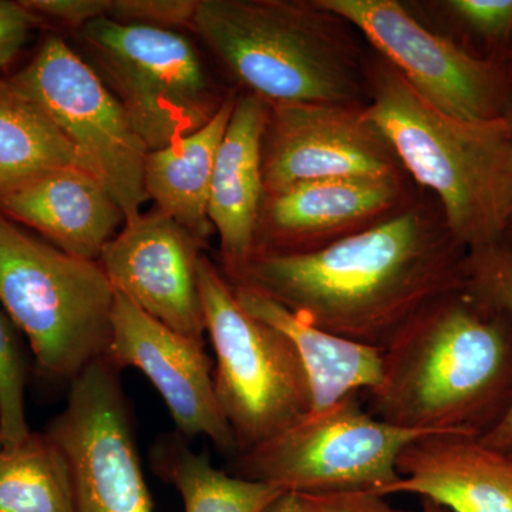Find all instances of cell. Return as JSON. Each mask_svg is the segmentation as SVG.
Masks as SVG:
<instances>
[{
	"label": "cell",
	"mask_w": 512,
	"mask_h": 512,
	"mask_svg": "<svg viewBox=\"0 0 512 512\" xmlns=\"http://www.w3.org/2000/svg\"><path fill=\"white\" fill-rule=\"evenodd\" d=\"M468 255L440 205L412 200L392 217L328 247L254 255L225 278L326 332L383 350L431 302L467 288Z\"/></svg>",
	"instance_id": "obj_1"
},
{
	"label": "cell",
	"mask_w": 512,
	"mask_h": 512,
	"mask_svg": "<svg viewBox=\"0 0 512 512\" xmlns=\"http://www.w3.org/2000/svg\"><path fill=\"white\" fill-rule=\"evenodd\" d=\"M367 412L400 429L483 437L512 403V319L470 288L431 302L383 349Z\"/></svg>",
	"instance_id": "obj_2"
},
{
	"label": "cell",
	"mask_w": 512,
	"mask_h": 512,
	"mask_svg": "<svg viewBox=\"0 0 512 512\" xmlns=\"http://www.w3.org/2000/svg\"><path fill=\"white\" fill-rule=\"evenodd\" d=\"M366 76L367 117L406 174L434 192L454 238L470 252L503 242L512 220V117L448 116L380 56Z\"/></svg>",
	"instance_id": "obj_3"
},
{
	"label": "cell",
	"mask_w": 512,
	"mask_h": 512,
	"mask_svg": "<svg viewBox=\"0 0 512 512\" xmlns=\"http://www.w3.org/2000/svg\"><path fill=\"white\" fill-rule=\"evenodd\" d=\"M191 29L265 103L365 104L355 28L318 0H198Z\"/></svg>",
	"instance_id": "obj_4"
},
{
	"label": "cell",
	"mask_w": 512,
	"mask_h": 512,
	"mask_svg": "<svg viewBox=\"0 0 512 512\" xmlns=\"http://www.w3.org/2000/svg\"><path fill=\"white\" fill-rule=\"evenodd\" d=\"M0 305L43 379L70 384L107 355L116 291L100 262L66 254L2 214Z\"/></svg>",
	"instance_id": "obj_5"
},
{
	"label": "cell",
	"mask_w": 512,
	"mask_h": 512,
	"mask_svg": "<svg viewBox=\"0 0 512 512\" xmlns=\"http://www.w3.org/2000/svg\"><path fill=\"white\" fill-rule=\"evenodd\" d=\"M198 282L215 352V393L238 456L305 419L312 412L311 386L291 340L249 315L205 254Z\"/></svg>",
	"instance_id": "obj_6"
},
{
	"label": "cell",
	"mask_w": 512,
	"mask_h": 512,
	"mask_svg": "<svg viewBox=\"0 0 512 512\" xmlns=\"http://www.w3.org/2000/svg\"><path fill=\"white\" fill-rule=\"evenodd\" d=\"M80 55L120 101L148 151L200 130L224 101L180 30L94 20L77 32Z\"/></svg>",
	"instance_id": "obj_7"
},
{
	"label": "cell",
	"mask_w": 512,
	"mask_h": 512,
	"mask_svg": "<svg viewBox=\"0 0 512 512\" xmlns=\"http://www.w3.org/2000/svg\"><path fill=\"white\" fill-rule=\"evenodd\" d=\"M424 431L400 429L363 409L359 393L311 412L271 440L229 458L228 473L286 493H370L399 481L397 460Z\"/></svg>",
	"instance_id": "obj_8"
},
{
	"label": "cell",
	"mask_w": 512,
	"mask_h": 512,
	"mask_svg": "<svg viewBox=\"0 0 512 512\" xmlns=\"http://www.w3.org/2000/svg\"><path fill=\"white\" fill-rule=\"evenodd\" d=\"M9 82L40 107L90 171L106 185L126 217L148 201L144 164L148 148L120 101L82 55L59 36L45 42Z\"/></svg>",
	"instance_id": "obj_9"
},
{
	"label": "cell",
	"mask_w": 512,
	"mask_h": 512,
	"mask_svg": "<svg viewBox=\"0 0 512 512\" xmlns=\"http://www.w3.org/2000/svg\"><path fill=\"white\" fill-rule=\"evenodd\" d=\"M120 375L106 357L94 362L47 424L69 466L73 512H153Z\"/></svg>",
	"instance_id": "obj_10"
},
{
	"label": "cell",
	"mask_w": 512,
	"mask_h": 512,
	"mask_svg": "<svg viewBox=\"0 0 512 512\" xmlns=\"http://www.w3.org/2000/svg\"><path fill=\"white\" fill-rule=\"evenodd\" d=\"M372 43L424 100L467 121L512 117L503 64L481 59L420 25L394 0H318Z\"/></svg>",
	"instance_id": "obj_11"
},
{
	"label": "cell",
	"mask_w": 512,
	"mask_h": 512,
	"mask_svg": "<svg viewBox=\"0 0 512 512\" xmlns=\"http://www.w3.org/2000/svg\"><path fill=\"white\" fill-rule=\"evenodd\" d=\"M365 104H268L265 194L313 181L406 177Z\"/></svg>",
	"instance_id": "obj_12"
},
{
	"label": "cell",
	"mask_w": 512,
	"mask_h": 512,
	"mask_svg": "<svg viewBox=\"0 0 512 512\" xmlns=\"http://www.w3.org/2000/svg\"><path fill=\"white\" fill-rule=\"evenodd\" d=\"M106 359L120 372L136 367L156 387L185 439L205 436L229 458L237 443L214 386V362L205 343L174 332L116 292Z\"/></svg>",
	"instance_id": "obj_13"
},
{
	"label": "cell",
	"mask_w": 512,
	"mask_h": 512,
	"mask_svg": "<svg viewBox=\"0 0 512 512\" xmlns=\"http://www.w3.org/2000/svg\"><path fill=\"white\" fill-rule=\"evenodd\" d=\"M207 244L154 210L124 224L100 255L114 291L140 311L195 342L205 343L198 266Z\"/></svg>",
	"instance_id": "obj_14"
},
{
	"label": "cell",
	"mask_w": 512,
	"mask_h": 512,
	"mask_svg": "<svg viewBox=\"0 0 512 512\" xmlns=\"http://www.w3.org/2000/svg\"><path fill=\"white\" fill-rule=\"evenodd\" d=\"M409 202L406 177L313 181L265 194L254 255L318 251L379 224Z\"/></svg>",
	"instance_id": "obj_15"
},
{
	"label": "cell",
	"mask_w": 512,
	"mask_h": 512,
	"mask_svg": "<svg viewBox=\"0 0 512 512\" xmlns=\"http://www.w3.org/2000/svg\"><path fill=\"white\" fill-rule=\"evenodd\" d=\"M399 481L384 491L429 498L450 512H512V448L467 434L429 433L397 460Z\"/></svg>",
	"instance_id": "obj_16"
},
{
	"label": "cell",
	"mask_w": 512,
	"mask_h": 512,
	"mask_svg": "<svg viewBox=\"0 0 512 512\" xmlns=\"http://www.w3.org/2000/svg\"><path fill=\"white\" fill-rule=\"evenodd\" d=\"M0 214L77 258L99 261L126 217L106 185L83 168H63L0 198Z\"/></svg>",
	"instance_id": "obj_17"
},
{
	"label": "cell",
	"mask_w": 512,
	"mask_h": 512,
	"mask_svg": "<svg viewBox=\"0 0 512 512\" xmlns=\"http://www.w3.org/2000/svg\"><path fill=\"white\" fill-rule=\"evenodd\" d=\"M268 103L239 94L218 147L212 171L208 217L220 237L224 274L231 278L251 261L265 198L262 138Z\"/></svg>",
	"instance_id": "obj_18"
},
{
	"label": "cell",
	"mask_w": 512,
	"mask_h": 512,
	"mask_svg": "<svg viewBox=\"0 0 512 512\" xmlns=\"http://www.w3.org/2000/svg\"><path fill=\"white\" fill-rule=\"evenodd\" d=\"M232 288L249 315L274 326L291 340L311 386L312 412L329 409L380 382L383 350L326 332L262 293L244 286Z\"/></svg>",
	"instance_id": "obj_19"
},
{
	"label": "cell",
	"mask_w": 512,
	"mask_h": 512,
	"mask_svg": "<svg viewBox=\"0 0 512 512\" xmlns=\"http://www.w3.org/2000/svg\"><path fill=\"white\" fill-rule=\"evenodd\" d=\"M237 99L238 92L229 90L204 127L160 150L148 151L144 164L148 200L204 244L214 231L208 205L215 157Z\"/></svg>",
	"instance_id": "obj_20"
},
{
	"label": "cell",
	"mask_w": 512,
	"mask_h": 512,
	"mask_svg": "<svg viewBox=\"0 0 512 512\" xmlns=\"http://www.w3.org/2000/svg\"><path fill=\"white\" fill-rule=\"evenodd\" d=\"M150 463L154 473L180 493L185 512H264L286 493L278 485L218 470L210 454L194 453L177 431L158 437Z\"/></svg>",
	"instance_id": "obj_21"
},
{
	"label": "cell",
	"mask_w": 512,
	"mask_h": 512,
	"mask_svg": "<svg viewBox=\"0 0 512 512\" xmlns=\"http://www.w3.org/2000/svg\"><path fill=\"white\" fill-rule=\"evenodd\" d=\"M63 168L90 171L45 111L0 79V198Z\"/></svg>",
	"instance_id": "obj_22"
},
{
	"label": "cell",
	"mask_w": 512,
	"mask_h": 512,
	"mask_svg": "<svg viewBox=\"0 0 512 512\" xmlns=\"http://www.w3.org/2000/svg\"><path fill=\"white\" fill-rule=\"evenodd\" d=\"M0 512H73L69 466L46 431L0 441Z\"/></svg>",
	"instance_id": "obj_23"
},
{
	"label": "cell",
	"mask_w": 512,
	"mask_h": 512,
	"mask_svg": "<svg viewBox=\"0 0 512 512\" xmlns=\"http://www.w3.org/2000/svg\"><path fill=\"white\" fill-rule=\"evenodd\" d=\"M468 288L512 319V244L504 239L468 255ZM495 448H512V403L493 430L480 437Z\"/></svg>",
	"instance_id": "obj_24"
},
{
	"label": "cell",
	"mask_w": 512,
	"mask_h": 512,
	"mask_svg": "<svg viewBox=\"0 0 512 512\" xmlns=\"http://www.w3.org/2000/svg\"><path fill=\"white\" fill-rule=\"evenodd\" d=\"M28 362L20 332L0 305V441L15 446L32 431L26 421Z\"/></svg>",
	"instance_id": "obj_25"
},
{
	"label": "cell",
	"mask_w": 512,
	"mask_h": 512,
	"mask_svg": "<svg viewBox=\"0 0 512 512\" xmlns=\"http://www.w3.org/2000/svg\"><path fill=\"white\" fill-rule=\"evenodd\" d=\"M198 0H110L107 18L126 25L191 28Z\"/></svg>",
	"instance_id": "obj_26"
},
{
	"label": "cell",
	"mask_w": 512,
	"mask_h": 512,
	"mask_svg": "<svg viewBox=\"0 0 512 512\" xmlns=\"http://www.w3.org/2000/svg\"><path fill=\"white\" fill-rule=\"evenodd\" d=\"M446 6L467 28L487 39L504 40L512 33V0H451Z\"/></svg>",
	"instance_id": "obj_27"
},
{
	"label": "cell",
	"mask_w": 512,
	"mask_h": 512,
	"mask_svg": "<svg viewBox=\"0 0 512 512\" xmlns=\"http://www.w3.org/2000/svg\"><path fill=\"white\" fill-rule=\"evenodd\" d=\"M37 19H50L79 32L94 20L107 18L110 0H23Z\"/></svg>",
	"instance_id": "obj_28"
},
{
	"label": "cell",
	"mask_w": 512,
	"mask_h": 512,
	"mask_svg": "<svg viewBox=\"0 0 512 512\" xmlns=\"http://www.w3.org/2000/svg\"><path fill=\"white\" fill-rule=\"evenodd\" d=\"M39 22L22 2L0 0V69L16 59Z\"/></svg>",
	"instance_id": "obj_29"
},
{
	"label": "cell",
	"mask_w": 512,
	"mask_h": 512,
	"mask_svg": "<svg viewBox=\"0 0 512 512\" xmlns=\"http://www.w3.org/2000/svg\"><path fill=\"white\" fill-rule=\"evenodd\" d=\"M323 512H409L394 508L386 498L370 493L318 495Z\"/></svg>",
	"instance_id": "obj_30"
},
{
	"label": "cell",
	"mask_w": 512,
	"mask_h": 512,
	"mask_svg": "<svg viewBox=\"0 0 512 512\" xmlns=\"http://www.w3.org/2000/svg\"><path fill=\"white\" fill-rule=\"evenodd\" d=\"M264 512H323L318 495L285 493Z\"/></svg>",
	"instance_id": "obj_31"
},
{
	"label": "cell",
	"mask_w": 512,
	"mask_h": 512,
	"mask_svg": "<svg viewBox=\"0 0 512 512\" xmlns=\"http://www.w3.org/2000/svg\"><path fill=\"white\" fill-rule=\"evenodd\" d=\"M421 512H450L447 508L441 507L440 504L434 503L429 498H420Z\"/></svg>",
	"instance_id": "obj_32"
},
{
	"label": "cell",
	"mask_w": 512,
	"mask_h": 512,
	"mask_svg": "<svg viewBox=\"0 0 512 512\" xmlns=\"http://www.w3.org/2000/svg\"><path fill=\"white\" fill-rule=\"evenodd\" d=\"M508 238V242H511L512 244V224L507 229V234H505V239Z\"/></svg>",
	"instance_id": "obj_33"
},
{
	"label": "cell",
	"mask_w": 512,
	"mask_h": 512,
	"mask_svg": "<svg viewBox=\"0 0 512 512\" xmlns=\"http://www.w3.org/2000/svg\"><path fill=\"white\" fill-rule=\"evenodd\" d=\"M511 224H512V220H511ZM511 224H510V225H511Z\"/></svg>",
	"instance_id": "obj_34"
}]
</instances>
